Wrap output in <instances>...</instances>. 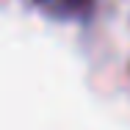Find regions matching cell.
Returning <instances> with one entry per match:
<instances>
[{
	"mask_svg": "<svg viewBox=\"0 0 130 130\" xmlns=\"http://www.w3.org/2000/svg\"><path fill=\"white\" fill-rule=\"evenodd\" d=\"M47 17L64 22H83L94 11V0H33Z\"/></svg>",
	"mask_w": 130,
	"mask_h": 130,
	"instance_id": "6da1fadb",
	"label": "cell"
}]
</instances>
